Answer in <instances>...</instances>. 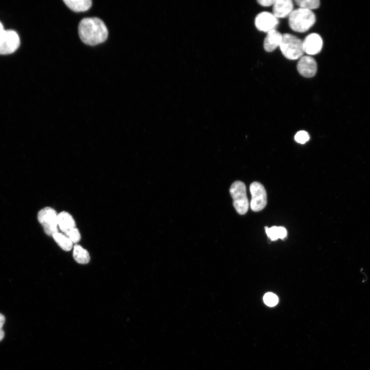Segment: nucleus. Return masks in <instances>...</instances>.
Returning <instances> with one entry per match:
<instances>
[{
    "label": "nucleus",
    "mask_w": 370,
    "mask_h": 370,
    "mask_svg": "<svg viewBox=\"0 0 370 370\" xmlns=\"http://www.w3.org/2000/svg\"><path fill=\"white\" fill-rule=\"evenodd\" d=\"M79 35L85 45L96 46L107 38L108 31L103 22L98 18L82 19L78 27Z\"/></svg>",
    "instance_id": "obj_1"
},
{
    "label": "nucleus",
    "mask_w": 370,
    "mask_h": 370,
    "mask_svg": "<svg viewBox=\"0 0 370 370\" xmlns=\"http://www.w3.org/2000/svg\"><path fill=\"white\" fill-rule=\"evenodd\" d=\"M289 25L292 30L298 33L308 31L315 24L316 16L311 11L298 9L289 17Z\"/></svg>",
    "instance_id": "obj_2"
},
{
    "label": "nucleus",
    "mask_w": 370,
    "mask_h": 370,
    "mask_svg": "<svg viewBox=\"0 0 370 370\" xmlns=\"http://www.w3.org/2000/svg\"><path fill=\"white\" fill-rule=\"evenodd\" d=\"M280 48L282 54L292 60L301 58L304 53L303 41L290 34L282 35Z\"/></svg>",
    "instance_id": "obj_3"
},
{
    "label": "nucleus",
    "mask_w": 370,
    "mask_h": 370,
    "mask_svg": "<svg viewBox=\"0 0 370 370\" xmlns=\"http://www.w3.org/2000/svg\"><path fill=\"white\" fill-rule=\"evenodd\" d=\"M230 193L237 212L241 215L246 214L249 208V202L245 184L241 181L234 182L230 187Z\"/></svg>",
    "instance_id": "obj_4"
},
{
    "label": "nucleus",
    "mask_w": 370,
    "mask_h": 370,
    "mask_svg": "<svg viewBox=\"0 0 370 370\" xmlns=\"http://www.w3.org/2000/svg\"><path fill=\"white\" fill-rule=\"evenodd\" d=\"M58 214L55 210L48 207L38 214V220L47 234L52 236L58 232Z\"/></svg>",
    "instance_id": "obj_5"
},
{
    "label": "nucleus",
    "mask_w": 370,
    "mask_h": 370,
    "mask_svg": "<svg viewBox=\"0 0 370 370\" xmlns=\"http://www.w3.org/2000/svg\"><path fill=\"white\" fill-rule=\"evenodd\" d=\"M250 191L252 210L255 212L263 210L267 204V193L265 187L261 183L255 182L250 186Z\"/></svg>",
    "instance_id": "obj_6"
},
{
    "label": "nucleus",
    "mask_w": 370,
    "mask_h": 370,
    "mask_svg": "<svg viewBox=\"0 0 370 370\" xmlns=\"http://www.w3.org/2000/svg\"><path fill=\"white\" fill-rule=\"evenodd\" d=\"M20 39L18 34L14 31H6L0 41V54L9 55L14 53L19 48Z\"/></svg>",
    "instance_id": "obj_7"
},
{
    "label": "nucleus",
    "mask_w": 370,
    "mask_h": 370,
    "mask_svg": "<svg viewBox=\"0 0 370 370\" xmlns=\"http://www.w3.org/2000/svg\"><path fill=\"white\" fill-rule=\"evenodd\" d=\"M279 24L278 19L272 13L263 12L259 14L255 19V26L257 29L266 33L276 30Z\"/></svg>",
    "instance_id": "obj_8"
},
{
    "label": "nucleus",
    "mask_w": 370,
    "mask_h": 370,
    "mask_svg": "<svg viewBox=\"0 0 370 370\" xmlns=\"http://www.w3.org/2000/svg\"><path fill=\"white\" fill-rule=\"evenodd\" d=\"M297 68L299 73L306 78L313 77L317 71L316 61L309 56H302L300 58Z\"/></svg>",
    "instance_id": "obj_9"
},
{
    "label": "nucleus",
    "mask_w": 370,
    "mask_h": 370,
    "mask_svg": "<svg viewBox=\"0 0 370 370\" xmlns=\"http://www.w3.org/2000/svg\"><path fill=\"white\" fill-rule=\"evenodd\" d=\"M304 53L310 55H315L319 53L323 47V40L317 34L308 35L303 41Z\"/></svg>",
    "instance_id": "obj_10"
},
{
    "label": "nucleus",
    "mask_w": 370,
    "mask_h": 370,
    "mask_svg": "<svg viewBox=\"0 0 370 370\" xmlns=\"http://www.w3.org/2000/svg\"><path fill=\"white\" fill-rule=\"evenodd\" d=\"M293 4L291 0H275L273 5V14L278 18L289 17L293 11Z\"/></svg>",
    "instance_id": "obj_11"
},
{
    "label": "nucleus",
    "mask_w": 370,
    "mask_h": 370,
    "mask_svg": "<svg viewBox=\"0 0 370 370\" xmlns=\"http://www.w3.org/2000/svg\"><path fill=\"white\" fill-rule=\"evenodd\" d=\"M282 35L276 30L268 33L264 41V48L267 52H272L280 47Z\"/></svg>",
    "instance_id": "obj_12"
},
{
    "label": "nucleus",
    "mask_w": 370,
    "mask_h": 370,
    "mask_svg": "<svg viewBox=\"0 0 370 370\" xmlns=\"http://www.w3.org/2000/svg\"><path fill=\"white\" fill-rule=\"evenodd\" d=\"M58 224L64 234L76 227L73 217L70 213L65 211L61 212L58 214Z\"/></svg>",
    "instance_id": "obj_13"
},
{
    "label": "nucleus",
    "mask_w": 370,
    "mask_h": 370,
    "mask_svg": "<svg viewBox=\"0 0 370 370\" xmlns=\"http://www.w3.org/2000/svg\"><path fill=\"white\" fill-rule=\"evenodd\" d=\"M63 2L73 11L83 12L89 10L92 7L90 0H64Z\"/></svg>",
    "instance_id": "obj_14"
},
{
    "label": "nucleus",
    "mask_w": 370,
    "mask_h": 370,
    "mask_svg": "<svg viewBox=\"0 0 370 370\" xmlns=\"http://www.w3.org/2000/svg\"><path fill=\"white\" fill-rule=\"evenodd\" d=\"M73 257L76 262L81 265L88 264L90 260V256L88 252L79 245L74 246Z\"/></svg>",
    "instance_id": "obj_15"
},
{
    "label": "nucleus",
    "mask_w": 370,
    "mask_h": 370,
    "mask_svg": "<svg viewBox=\"0 0 370 370\" xmlns=\"http://www.w3.org/2000/svg\"><path fill=\"white\" fill-rule=\"evenodd\" d=\"M53 237L56 242L63 250L69 252L72 250L73 243L66 235L58 232L55 233Z\"/></svg>",
    "instance_id": "obj_16"
},
{
    "label": "nucleus",
    "mask_w": 370,
    "mask_h": 370,
    "mask_svg": "<svg viewBox=\"0 0 370 370\" xmlns=\"http://www.w3.org/2000/svg\"><path fill=\"white\" fill-rule=\"evenodd\" d=\"M266 231L268 237L271 241H275L280 238L283 240L287 235V231L285 227L273 226L271 228L266 227Z\"/></svg>",
    "instance_id": "obj_17"
},
{
    "label": "nucleus",
    "mask_w": 370,
    "mask_h": 370,
    "mask_svg": "<svg viewBox=\"0 0 370 370\" xmlns=\"http://www.w3.org/2000/svg\"><path fill=\"white\" fill-rule=\"evenodd\" d=\"M295 3L300 9L311 11L318 9L320 5L319 0H297Z\"/></svg>",
    "instance_id": "obj_18"
},
{
    "label": "nucleus",
    "mask_w": 370,
    "mask_h": 370,
    "mask_svg": "<svg viewBox=\"0 0 370 370\" xmlns=\"http://www.w3.org/2000/svg\"><path fill=\"white\" fill-rule=\"evenodd\" d=\"M264 301L267 306L273 307L277 305L279 298L277 295L272 293H268L264 297Z\"/></svg>",
    "instance_id": "obj_19"
},
{
    "label": "nucleus",
    "mask_w": 370,
    "mask_h": 370,
    "mask_svg": "<svg viewBox=\"0 0 370 370\" xmlns=\"http://www.w3.org/2000/svg\"><path fill=\"white\" fill-rule=\"evenodd\" d=\"M64 234L66 235L73 243H78L81 239L80 233L76 227L71 229Z\"/></svg>",
    "instance_id": "obj_20"
},
{
    "label": "nucleus",
    "mask_w": 370,
    "mask_h": 370,
    "mask_svg": "<svg viewBox=\"0 0 370 370\" xmlns=\"http://www.w3.org/2000/svg\"><path fill=\"white\" fill-rule=\"evenodd\" d=\"M295 141L301 144H304L310 140V136L305 131H300L295 136Z\"/></svg>",
    "instance_id": "obj_21"
},
{
    "label": "nucleus",
    "mask_w": 370,
    "mask_h": 370,
    "mask_svg": "<svg viewBox=\"0 0 370 370\" xmlns=\"http://www.w3.org/2000/svg\"><path fill=\"white\" fill-rule=\"evenodd\" d=\"M6 321V317L2 314L0 313V341H2L5 337V332L3 329V326Z\"/></svg>",
    "instance_id": "obj_22"
},
{
    "label": "nucleus",
    "mask_w": 370,
    "mask_h": 370,
    "mask_svg": "<svg viewBox=\"0 0 370 370\" xmlns=\"http://www.w3.org/2000/svg\"><path fill=\"white\" fill-rule=\"evenodd\" d=\"M275 3V0H259V1H258V3L260 5L264 7L273 6Z\"/></svg>",
    "instance_id": "obj_23"
},
{
    "label": "nucleus",
    "mask_w": 370,
    "mask_h": 370,
    "mask_svg": "<svg viewBox=\"0 0 370 370\" xmlns=\"http://www.w3.org/2000/svg\"><path fill=\"white\" fill-rule=\"evenodd\" d=\"M6 31V30H5L3 25L2 24L1 22H0V41H1L2 39H3Z\"/></svg>",
    "instance_id": "obj_24"
}]
</instances>
